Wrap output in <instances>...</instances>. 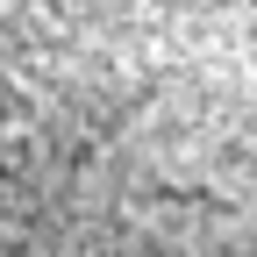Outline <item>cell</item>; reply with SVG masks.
Wrapping results in <instances>:
<instances>
[{"label": "cell", "mask_w": 257, "mask_h": 257, "mask_svg": "<svg viewBox=\"0 0 257 257\" xmlns=\"http://www.w3.org/2000/svg\"><path fill=\"white\" fill-rule=\"evenodd\" d=\"M128 0H0V257H22L136 100Z\"/></svg>", "instance_id": "6da1fadb"}]
</instances>
